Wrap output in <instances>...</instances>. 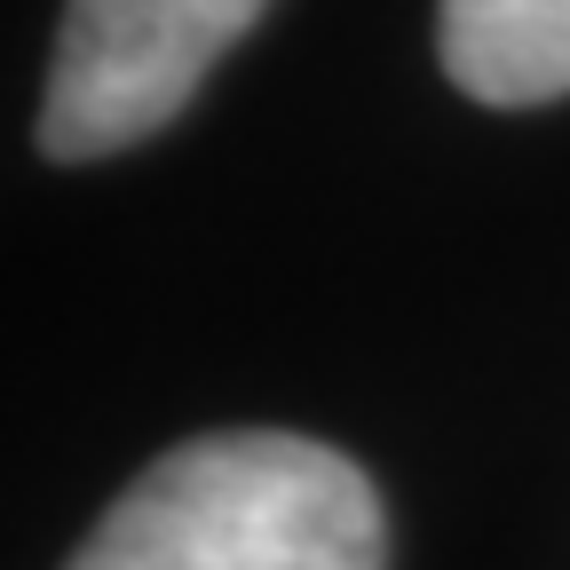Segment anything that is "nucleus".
Wrapping results in <instances>:
<instances>
[{"instance_id":"nucleus-1","label":"nucleus","mask_w":570,"mask_h":570,"mask_svg":"<svg viewBox=\"0 0 570 570\" xmlns=\"http://www.w3.org/2000/svg\"><path fill=\"white\" fill-rule=\"evenodd\" d=\"M63 570H389V515L348 452L230 428L151 460Z\"/></svg>"},{"instance_id":"nucleus-2","label":"nucleus","mask_w":570,"mask_h":570,"mask_svg":"<svg viewBox=\"0 0 570 570\" xmlns=\"http://www.w3.org/2000/svg\"><path fill=\"white\" fill-rule=\"evenodd\" d=\"M269 0H71L40 96L48 159H111L183 119Z\"/></svg>"},{"instance_id":"nucleus-3","label":"nucleus","mask_w":570,"mask_h":570,"mask_svg":"<svg viewBox=\"0 0 570 570\" xmlns=\"http://www.w3.org/2000/svg\"><path fill=\"white\" fill-rule=\"evenodd\" d=\"M436 56L452 88L491 111L554 104L570 96V0H444Z\"/></svg>"}]
</instances>
